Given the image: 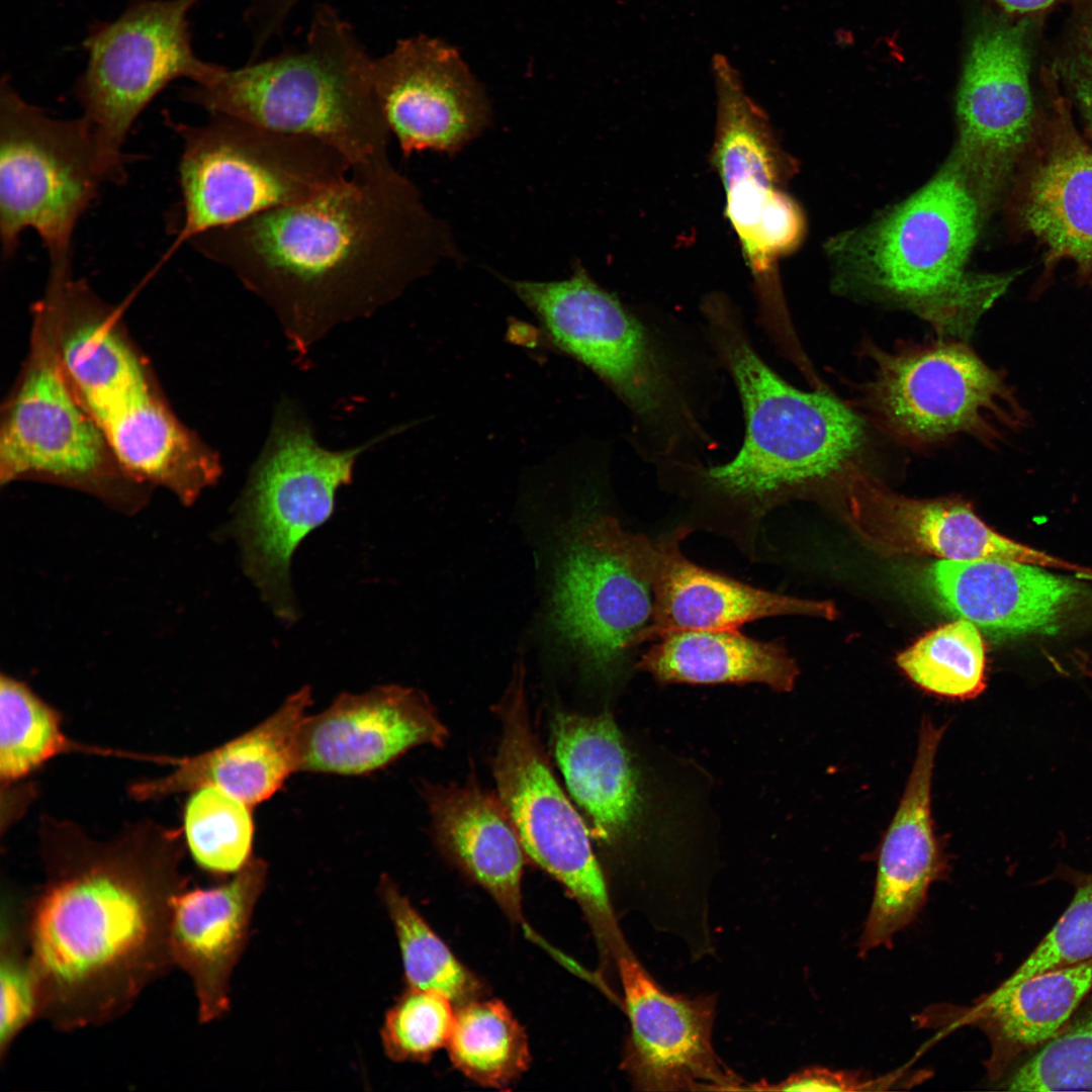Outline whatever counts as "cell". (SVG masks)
<instances>
[{
  "label": "cell",
  "instance_id": "1",
  "mask_svg": "<svg viewBox=\"0 0 1092 1092\" xmlns=\"http://www.w3.org/2000/svg\"><path fill=\"white\" fill-rule=\"evenodd\" d=\"M289 324H328L395 299L461 259L444 220L390 159L353 167L324 193L188 242Z\"/></svg>",
  "mask_w": 1092,
  "mask_h": 1092
},
{
  "label": "cell",
  "instance_id": "2",
  "mask_svg": "<svg viewBox=\"0 0 1092 1092\" xmlns=\"http://www.w3.org/2000/svg\"><path fill=\"white\" fill-rule=\"evenodd\" d=\"M176 885L115 862L52 878L21 923L36 982L38 1018L72 1031L123 1015L174 965Z\"/></svg>",
  "mask_w": 1092,
  "mask_h": 1092
},
{
  "label": "cell",
  "instance_id": "3",
  "mask_svg": "<svg viewBox=\"0 0 1092 1092\" xmlns=\"http://www.w3.org/2000/svg\"><path fill=\"white\" fill-rule=\"evenodd\" d=\"M704 314L707 340L741 401L743 441L727 462L669 468L713 499L761 518L796 490L845 468L866 441L862 422L832 395L801 390L776 373L731 306L713 299Z\"/></svg>",
  "mask_w": 1092,
  "mask_h": 1092
},
{
  "label": "cell",
  "instance_id": "4",
  "mask_svg": "<svg viewBox=\"0 0 1092 1092\" xmlns=\"http://www.w3.org/2000/svg\"><path fill=\"white\" fill-rule=\"evenodd\" d=\"M549 341L598 375L630 414L640 454L660 465L710 447L682 354L597 283L581 263L564 279H505Z\"/></svg>",
  "mask_w": 1092,
  "mask_h": 1092
},
{
  "label": "cell",
  "instance_id": "5",
  "mask_svg": "<svg viewBox=\"0 0 1092 1092\" xmlns=\"http://www.w3.org/2000/svg\"><path fill=\"white\" fill-rule=\"evenodd\" d=\"M981 218L975 193L950 161L905 201L836 241L832 253L859 287L943 336L968 338L1017 276L967 271Z\"/></svg>",
  "mask_w": 1092,
  "mask_h": 1092
},
{
  "label": "cell",
  "instance_id": "6",
  "mask_svg": "<svg viewBox=\"0 0 1092 1092\" xmlns=\"http://www.w3.org/2000/svg\"><path fill=\"white\" fill-rule=\"evenodd\" d=\"M372 62L348 22L324 6L299 49L224 68L210 84L184 88L181 97L209 113L322 141L355 167L389 159L392 135L374 91Z\"/></svg>",
  "mask_w": 1092,
  "mask_h": 1092
},
{
  "label": "cell",
  "instance_id": "7",
  "mask_svg": "<svg viewBox=\"0 0 1092 1092\" xmlns=\"http://www.w3.org/2000/svg\"><path fill=\"white\" fill-rule=\"evenodd\" d=\"M169 126L182 142L174 251L206 231L309 200L345 180L349 159L312 138L210 113L201 125Z\"/></svg>",
  "mask_w": 1092,
  "mask_h": 1092
},
{
  "label": "cell",
  "instance_id": "8",
  "mask_svg": "<svg viewBox=\"0 0 1092 1092\" xmlns=\"http://www.w3.org/2000/svg\"><path fill=\"white\" fill-rule=\"evenodd\" d=\"M375 441L331 451L317 444L291 404L276 412L232 529L246 573L281 619L290 622L297 616L289 571L294 550L330 518L337 489L350 482L357 457Z\"/></svg>",
  "mask_w": 1092,
  "mask_h": 1092
},
{
  "label": "cell",
  "instance_id": "9",
  "mask_svg": "<svg viewBox=\"0 0 1092 1092\" xmlns=\"http://www.w3.org/2000/svg\"><path fill=\"white\" fill-rule=\"evenodd\" d=\"M105 176L83 118L60 119L23 99L8 77L0 87V239L11 258L21 234L33 230L50 258V273L72 272L78 220Z\"/></svg>",
  "mask_w": 1092,
  "mask_h": 1092
},
{
  "label": "cell",
  "instance_id": "10",
  "mask_svg": "<svg viewBox=\"0 0 1092 1092\" xmlns=\"http://www.w3.org/2000/svg\"><path fill=\"white\" fill-rule=\"evenodd\" d=\"M862 403L896 441L925 447L967 435L996 446L1028 427L1029 413L1007 384L964 343L941 341L885 351L871 348Z\"/></svg>",
  "mask_w": 1092,
  "mask_h": 1092
},
{
  "label": "cell",
  "instance_id": "11",
  "mask_svg": "<svg viewBox=\"0 0 1092 1092\" xmlns=\"http://www.w3.org/2000/svg\"><path fill=\"white\" fill-rule=\"evenodd\" d=\"M199 0H134L112 21L90 26L75 96L106 181L124 178L123 146L136 118L176 79L213 82L224 67L200 60L188 14Z\"/></svg>",
  "mask_w": 1092,
  "mask_h": 1092
},
{
  "label": "cell",
  "instance_id": "12",
  "mask_svg": "<svg viewBox=\"0 0 1092 1092\" xmlns=\"http://www.w3.org/2000/svg\"><path fill=\"white\" fill-rule=\"evenodd\" d=\"M523 661L493 710L502 735L493 759L497 796L525 854L577 901L602 948H626L589 832L557 783L531 725Z\"/></svg>",
  "mask_w": 1092,
  "mask_h": 1092
},
{
  "label": "cell",
  "instance_id": "13",
  "mask_svg": "<svg viewBox=\"0 0 1092 1092\" xmlns=\"http://www.w3.org/2000/svg\"><path fill=\"white\" fill-rule=\"evenodd\" d=\"M614 517L583 509L563 527L548 624L590 674L613 677L650 622L653 596L629 561Z\"/></svg>",
  "mask_w": 1092,
  "mask_h": 1092
},
{
  "label": "cell",
  "instance_id": "14",
  "mask_svg": "<svg viewBox=\"0 0 1092 1092\" xmlns=\"http://www.w3.org/2000/svg\"><path fill=\"white\" fill-rule=\"evenodd\" d=\"M113 464L119 466L64 368L55 304L44 295L35 306L30 354L2 424L0 477L85 483L109 474Z\"/></svg>",
  "mask_w": 1092,
  "mask_h": 1092
},
{
  "label": "cell",
  "instance_id": "15",
  "mask_svg": "<svg viewBox=\"0 0 1092 1092\" xmlns=\"http://www.w3.org/2000/svg\"><path fill=\"white\" fill-rule=\"evenodd\" d=\"M952 161L983 216L1007 185L1034 131L1029 55L1022 25H993L975 37L957 98Z\"/></svg>",
  "mask_w": 1092,
  "mask_h": 1092
},
{
  "label": "cell",
  "instance_id": "16",
  "mask_svg": "<svg viewBox=\"0 0 1092 1092\" xmlns=\"http://www.w3.org/2000/svg\"><path fill=\"white\" fill-rule=\"evenodd\" d=\"M372 82L404 157L423 151L454 155L491 121L481 84L459 52L436 37L397 41L386 55L373 59Z\"/></svg>",
  "mask_w": 1092,
  "mask_h": 1092
},
{
  "label": "cell",
  "instance_id": "17",
  "mask_svg": "<svg viewBox=\"0 0 1092 1092\" xmlns=\"http://www.w3.org/2000/svg\"><path fill=\"white\" fill-rule=\"evenodd\" d=\"M687 533L677 528L653 540L623 527L620 531L629 561L653 596L651 619L638 645L673 632L734 629L763 618L835 616L831 603L755 587L691 561L680 549Z\"/></svg>",
  "mask_w": 1092,
  "mask_h": 1092
},
{
  "label": "cell",
  "instance_id": "18",
  "mask_svg": "<svg viewBox=\"0 0 1092 1092\" xmlns=\"http://www.w3.org/2000/svg\"><path fill=\"white\" fill-rule=\"evenodd\" d=\"M617 966L630 1021L623 1064L638 1089H742L713 1049L712 997L667 993L629 950Z\"/></svg>",
  "mask_w": 1092,
  "mask_h": 1092
},
{
  "label": "cell",
  "instance_id": "19",
  "mask_svg": "<svg viewBox=\"0 0 1092 1092\" xmlns=\"http://www.w3.org/2000/svg\"><path fill=\"white\" fill-rule=\"evenodd\" d=\"M925 586L945 614L994 640L1054 635L1084 617L1092 592L1041 566L1003 559L933 562Z\"/></svg>",
  "mask_w": 1092,
  "mask_h": 1092
},
{
  "label": "cell",
  "instance_id": "20",
  "mask_svg": "<svg viewBox=\"0 0 1092 1092\" xmlns=\"http://www.w3.org/2000/svg\"><path fill=\"white\" fill-rule=\"evenodd\" d=\"M447 738L446 726L420 690L390 685L346 693L304 719L298 771L366 775L416 746H443Z\"/></svg>",
  "mask_w": 1092,
  "mask_h": 1092
},
{
  "label": "cell",
  "instance_id": "21",
  "mask_svg": "<svg viewBox=\"0 0 1092 1092\" xmlns=\"http://www.w3.org/2000/svg\"><path fill=\"white\" fill-rule=\"evenodd\" d=\"M848 509L859 535L883 552L927 553L947 560L1003 559L1087 570L997 533L963 502L909 498L858 476L849 486Z\"/></svg>",
  "mask_w": 1092,
  "mask_h": 1092
},
{
  "label": "cell",
  "instance_id": "22",
  "mask_svg": "<svg viewBox=\"0 0 1092 1092\" xmlns=\"http://www.w3.org/2000/svg\"><path fill=\"white\" fill-rule=\"evenodd\" d=\"M943 732V726L923 719L912 770L881 844L859 954L890 946L893 936L921 910L930 885L945 874L946 858L931 816L934 759Z\"/></svg>",
  "mask_w": 1092,
  "mask_h": 1092
},
{
  "label": "cell",
  "instance_id": "23",
  "mask_svg": "<svg viewBox=\"0 0 1092 1092\" xmlns=\"http://www.w3.org/2000/svg\"><path fill=\"white\" fill-rule=\"evenodd\" d=\"M267 871L264 859L252 857L230 882L174 898L170 952L192 982L201 1023L229 1011L231 974L246 946Z\"/></svg>",
  "mask_w": 1092,
  "mask_h": 1092
},
{
  "label": "cell",
  "instance_id": "24",
  "mask_svg": "<svg viewBox=\"0 0 1092 1092\" xmlns=\"http://www.w3.org/2000/svg\"><path fill=\"white\" fill-rule=\"evenodd\" d=\"M1017 211L1051 263L1071 261L1084 278H1092V146L1062 103L1021 182Z\"/></svg>",
  "mask_w": 1092,
  "mask_h": 1092
},
{
  "label": "cell",
  "instance_id": "25",
  "mask_svg": "<svg viewBox=\"0 0 1092 1092\" xmlns=\"http://www.w3.org/2000/svg\"><path fill=\"white\" fill-rule=\"evenodd\" d=\"M439 848L513 920L522 918L525 851L497 795L473 778L423 790Z\"/></svg>",
  "mask_w": 1092,
  "mask_h": 1092
},
{
  "label": "cell",
  "instance_id": "26",
  "mask_svg": "<svg viewBox=\"0 0 1092 1092\" xmlns=\"http://www.w3.org/2000/svg\"><path fill=\"white\" fill-rule=\"evenodd\" d=\"M311 704L305 687L267 719L208 752L181 761L169 777L135 787L138 797L217 787L251 807L272 797L298 771V739Z\"/></svg>",
  "mask_w": 1092,
  "mask_h": 1092
},
{
  "label": "cell",
  "instance_id": "27",
  "mask_svg": "<svg viewBox=\"0 0 1092 1092\" xmlns=\"http://www.w3.org/2000/svg\"><path fill=\"white\" fill-rule=\"evenodd\" d=\"M551 741L572 799L596 835L614 841L628 828L638 793L629 751L612 715L559 711L552 718Z\"/></svg>",
  "mask_w": 1092,
  "mask_h": 1092
},
{
  "label": "cell",
  "instance_id": "28",
  "mask_svg": "<svg viewBox=\"0 0 1092 1092\" xmlns=\"http://www.w3.org/2000/svg\"><path fill=\"white\" fill-rule=\"evenodd\" d=\"M122 471L172 490L190 503L218 477L215 453L185 429L158 390L133 399L101 425Z\"/></svg>",
  "mask_w": 1092,
  "mask_h": 1092
},
{
  "label": "cell",
  "instance_id": "29",
  "mask_svg": "<svg viewBox=\"0 0 1092 1092\" xmlns=\"http://www.w3.org/2000/svg\"><path fill=\"white\" fill-rule=\"evenodd\" d=\"M637 667L661 684L758 682L780 692L791 691L799 673L780 641L756 640L739 628L669 633L657 639Z\"/></svg>",
  "mask_w": 1092,
  "mask_h": 1092
},
{
  "label": "cell",
  "instance_id": "30",
  "mask_svg": "<svg viewBox=\"0 0 1092 1092\" xmlns=\"http://www.w3.org/2000/svg\"><path fill=\"white\" fill-rule=\"evenodd\" d=\"M1092 991V959L1044 971L1010 988L997 987L975 1014L992 1040L994 1071L1053 1038Z\"/></svg>",
  "mask_w": 1092,
  "mask_h": 1092
},
{
  "label": "cell",
  "instance_id": "31",
  "mask_svg": "<svg viewBox=\"0 0 1092 1092\" xmlns=\"http://www.w3.org/2000/svg\"><path fill=\"white\" fill-rule=\"evenodd\" d=\"M447 1049L453 1066L472 1081L506 1088L528 1068L527 1035L498 1000H469L455 1012Z\"/></svg>",
  "mask_w": 1092,
  "mask_h": 1092
},
{
  "label": "cell",
  "instance_id": "32",
  "mask_svg": "<svg viewBox=\"0 0 1092 1092\" xmlns=\"http://www.w3.org/2000/svg\"><path fill=\"white\" fill-rule=\"evenodd\" d=\"M897 663L915 685L937 696L972 699L986 687L981 631L963 619L925 634L898 655Z\"/></svg>",
  "mask_w": 1092,
  "mask_h": 1092
},
{
  "label": "cell",
  "instance_id": "33",
  "mask_svg": "<svg viewBox=\"0 0 1092 1092\" xmlns=\"http://www.w3.org/2000/svg\"><path fill=\"white\" fill-rule=\"evenodd\" d=\"M379 892L395 929L408 987L438 991L457 1003L474 999L479 990L476 978L388 876L381 877Z\"/></svg>",
  "mask_w": 1092,
  "mask_h": 1092
},
{
  "label": "cell",
  "instance_id": "34",
  "mask_svg": "<svg viewBox=\"0 0 1092 1092\" xmlns=\"http://www.w3.org/2000/svg\"><path fill=\"white\" fill-rule=\"evenodd\" d=\"M251 808L217 787L194 790L186 804L184 826L188 847L197 864L224 875L239 872L252 858Z\"/></svg>",
  "mask_w": 1092,
  "mask_h": 1092
},
{
  "label": "cell",
  "instance_id": "35",
  "mask_svg": "<svg viewBox=\"0 0 1092 1092\" xmlns=\"http://www.w3.org/2000/svg\"><path fill=\"white\" fill-rule=\"evenodd\" d=\"M57 713L28 687L8 676L0 681V776L19 780L66 750Z\"/></svg>",
  "mask_w": 1092,
  "mask_h": 1092
},
{
  "label": "cell",
  "instance_id": "36",
  "mask_svg": "<svg viewBox=\"0 0 1092 1092\" xmlns=\"http://www.w3.org/2000/svg\"><path fill=\"white\" fill-rule=\"evenodd\" d=\"M1000 1085L1020 1092L1092 1090V991L1068 1023L1014 1064Z\"/></svg>",
  "mask_w": 1092,
  "mask_h": 1092
},
{
  "label": "cell",
  "instance_id": "37",
  "mask_svg": "<svg viewBox=\"0 0 1092 1092\" xmlns=\"http://www.w3.org/2000/svg\"><path fill=\"white\" fill-rule=\"evenodd\" d=\"M444 994L408 988L386 1012L381 1028L385 1054L395 1062H428L447 1045L455 1012Z\"/></svg>",
  "mask_w": 1092,
  "mask_h": 1092
},
{
  "label": "cell",
  "instance_id": "38",
  "mask_svg": "<svg viewBox=\"0 0 1092 1092\" xmlns=\"http://www.w3.org/2000/svg\"><path fill=\"white\" fill-rule=\"evenodd\" d=\"M0 933V1060L3 1062L19 1033L38 1018V998L20 909L16 906H2Z\"/></svg>",
  "mask_w": 1092,
  "mask_h": 1092
},
{
  "label": "cell",
  "instance_id": "39",
  "mask_svg": "<svg viewBox=\"0 0 1092 1092\" xmlns=\"http://www.w3.org/2000/svg\"><path fill=\"white\" fill-rule=\"evenodd\" d=\"M1068 877L1074 886L1070 904L1036 947L998 987L1010 988L1044 971L1092 959V874L1069 873Z\"/></svg>",
  "mask_w": 1092,
  "mask_h": 1092
},
{
  "label": "cell",
  "instance_id": "40",
  "mask_svg": "<svg viewBox=\"0 0 1092 1092\" xmlns=\"http://www.w3.org/2000/svg\"><path fill=\"white\" fill-rule=\"evenodd\" d=\"M1060 67L1063 79L1092 131V9L1078 26L1071 49Z\"/></svg>",
  "mask_w": 1092,
  "mask_h": 1092
},
{
  "label": "cell",
  "instance_id": "41",
  "mask_svg": "<svg viewBox=\"0 0 1092 1092\" xmlns=\"http://www.w3.org/2000/svg\"><path fill=\"white\" fill-rule=\"evenodd\" d=\"M873 1082L859 1076L827 1069L812 1068L795 1074L774 1085L756 1084L750 1089L781 1091H854L867 1089Z\"/></svg>",
  "mask_w": 1092,
  "mask_h": 1092
},
{
  "label": "cell",
  "instance_id": "42",
  "mask_svg": "<svg viewBox=\"0 0 1092 1092\" xmlns=\"http://www.w3.org/2000/svg\"><path fill=\"white\" fill-rule=\"evenodd\" d=\"M1004 9L1014 13H1026L1044 9L1056 0H996Z\"/></svg>",
  "mask_w": 1092,
  "mask_h": 1092
},
{
  "label": "cell",
  "instance_id": "43",
  "mask_svg": "<svg viewBox=\"0 0 1092 1092\" xmlns=\"http://www.w3.org/2000/svg\"><path fill=\"white\" fill-rule=\"evenodd\" d=\"M1085 674L1092 678V660L1087 664Z\"/></svg>",
  "mask_w": 1092,
  "mask_h": 1092
}]
</instances>
